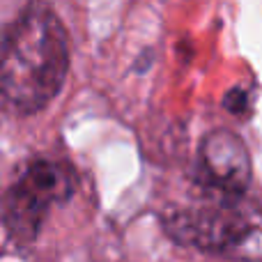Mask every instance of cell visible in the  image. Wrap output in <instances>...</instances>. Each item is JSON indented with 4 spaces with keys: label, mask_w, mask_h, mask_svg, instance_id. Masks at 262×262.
I'll use <instances>...</instances> for the list:
<instances>
[{
    "label": "cell",
    "mask_w": 262,
    "mask_h": 262,
    "mask_svg": "<svg viewBox=\"0 0 262 262\" xmlns=\"http://www.w3.org/2000/svg\"><path fill=\"white\" fill-rule=\"evenodd\" d=\"M253 106H255V95L251 88L246 85H235L223 95V108L228 113H232L235 118H251L253 115Z\"/></svg>",
    "instance_id": "cell-5"
},
{
    "label": "cell",
    "mask_w": 262,
    "mask_h": 262,
    "mask_svg": "<svg viewBox=\"0 0 262 262\" xmlns=\"http://www.w3.org/2000/svg\"><path fill=\"white\" fill-rule=\"evenodd\" d=\"M152 62H154V53H152V49H145L143 53L138 55V60L134 62V72H136V74H145L149 67H152Z\"/></svg>",
    "instance_id": "cell-6"
},
{
    "label": "cell",
    "mask_w": 262,
    "mask_h": 262,
    "mask_svg": "<svg viewBox=\"0 0 262 262\" xmlns=\"http://www.w3.org/2000/svg\"><path fill=\"white\" fill-rule=\"evenodd\" d=\"M78 189L74 166L62 159H37L28 163L0 198V226L12 244L30 246L39 237L49 212L64 205Z\"/></svg>",
    "instance_id": "cell-3"
},
{
    "label": "cell",
    "mask_w": 262,
    "mask_h": 262,
    "mask_svg": "<svg viewBox=\"0 0 262 262\" xmlns=\"http://www.w3.org/2000/svg\"><path fill=\"white\" fill-rule=\"evenodd\" d=\"M253 180V163L244 138L230 129H214L203 138L195 157L193 182L203 193L244 198Z\"/></svg>",
    "instance_id": "cell-4"
},
{
    "label": "cell",
    "mask_w": 262,
    "mask_h": 262,
    "mask_svg": "<svg viewBox=\"0 0 262 262\" xmlns=\"http://www.w3.org/2000/svg\"><path fill=\"white\" fill-rule=\"evenodd\" d=\"M161 226L172 242L239 262L262 260L260 209L244 198L203 193L189 205L168 209Z\"/></svg>",
    "instance_id": "cell-2"
},
{
    "label": "cell",
    "mask_w": 262,
    "mask_h": 262,
    "mask_svg": "<svg viewBox=\"0 0 262 262\" xmlns=\"http://www.w3.org/2000/svg\"><path fill=\"white\" fill-rule=\"evenodd\" d=\"M69 72V35L46 3H32L0 39V108L35 115L60 95Z\"/></svg>",
    "instance_id": "cell-1"
}]
</instances>
